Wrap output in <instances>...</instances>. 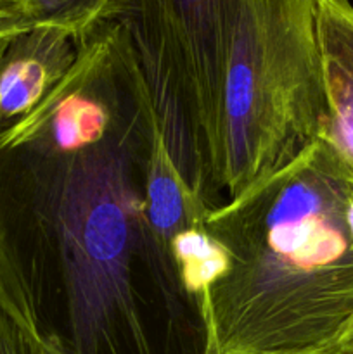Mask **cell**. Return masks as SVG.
I'll return each mask as SVG.
<instances>
[{
    "label": "cell",
    "instance_id": "ac0fdd59",
    "mask_svg": "<svg viewBox=\"0 0 353 354\" xmlns=\"http://www.w3.org/2000/svg\"><path fill=\"white\" fill-rule=\"evenodd\" d=\"M17 35V33H16ZM14 37V35H12ZM12 37H6V38H0V59H2V55H3V52H6V47H7V44H9V40Z\"/></svg>",
    "mask_w": 353,
    "mask_h": 354
},
{
    "label": "cell",
    "instance_id": "7a4b0ae2",
    "mask_svg": "<svg viewBox=\"0 0 353 354\" xmlns=\"http://www.w3.org/2000/svg\"><path fill=\"white\" fill-rule=\"evenodd\" d=\"M134 100V99H132ZM135 104V102H134ZM135 111L104 144L47 165L44 206L57 244L73 354H158L141 317L132 261L142 228Z\"/></svg>",
    "mask_w": 353,
    "mask_h": 354
},
{
    "label": "cell",
    "instance_id": "d6986e66",
    "mask_svg": "<svg viewBox=\"0 0 353 354\" xmlns=\"http://www.w3.org/2000/svg\"><path fill=\"white\" fill-rule=\"evenodd\" d=\"M343 354H353V353H343Z\"/></svg>",
    "mask_w": 353,
    "mask_h": 354
},
{
    "label": "cell",
    "instance_id": "3957f363",
    "mask_svg": "<svg viewBox=\"0 0 353 354\" xmlns=\"http://www.w3.org/2000/svg\"><path fill=\"white\" fill-rule=\"evenodd\" d=\"M327 120L315 0H237L224 86L228 199L293 161Z\"/></svg>",
    "mask_w": 353,
    "mask_h": 354
},
{
    "label": "cell",
    "instance_id": "277c9868",
    "mask_svg": "<svg viewBox=\"0 0 353 354\" xmlns=\"http://www.w3.org/2000/svg\"><path fill=\"white\" fill-rule=\"evenodd\" d=\"M237 0H113L176 162L203 196L221 190L224 86Z\"/></svg>",
    "mask_w": 353,
    "mask_h": 354
},
{
    "label": "cell",
    "instance_id": "8992f818",
    "mask_svg": "<svg viewBox=\"0 0 353 354\" xmlns=\"http://www.w3.org/2000/svg\"><path fill=\"white\" fill-rule=\"evenodd\" d=\"M121 59L125 83L141 114V131L147 151L142 190V228L147 230L151 239L163 286L176 287L168 265L170 241L185 228L204 225V216L213 204L199 196L183 176L125 30Z\"/></svg>",
    "mask_w": 353,
    "mask_h": 354
},
{
    "label": "cell",
    "instance_id": "52a82bcc",
    "mask_svg": "<svg viewBox=\"0 0 353 354\" xmlns=\"http://www.w3.org/2000/svg\"><path fill=\"white\" fill-rule=\"evenodd\" d=\"M78 37L59 24L35 23L14 35L0 59V131L31 113L68 75Z\"/></svg>",
    "mask_w": 353,
    "mask_h": 354
},
{
    "label": "cell",
    "instance_id": "5b68a950",
    "mask_svg": "<svg viewBox=\"0 0 353 354\" xmlns=\"http://www.w3.org/2000/svg\"><path fill=\"white\" fill-rule=\"evenodd\" d=\"M123 30L99 21L78 38V54L68 75L28 116L0 131V156L30 152L44 161L82 154L113 137L121 113L118 78Z\"/></svg>",
    "mask_w": 353,
    "mask_h": 354
},
{
    "label": "cell",
    "instance_id": "9c48e42d",
    "mask_svg": "<svg viewBox=\"0 0 353 354\" xmlns=\"http://www.w3.org/2000/svg\"><path fill=\"white\" fill-rule=\"evenodd\" d=\"M44 332L21 266L0 258V354H44Z\"/></svg>",
    "mask_w": 353,
    "mask_h": 354
},
{
    "label": "cell",
    "instance_id": "2e32d148",
    "mask_svg": "<svg viewBox=\"0 0 353 354\" xmlns=\"http://www.w3.org/2000/svg\"><path fill=\"white\" fill-rule=\"evenodd\" d=\"M24 0H0V10L6 12H16L23 16Z\"/></svg>",
    "mask_w": 353,
    "mask_h": 354
},
{
    "label": "cell",
    "instance_id": "7c38bea8",
    "mask_svg": "<svg viewBox=\"0 0 353 354\" xmlns=\"http://www.w3.org/2000/svg\"><path fill=\"white\" fill-rule=\"evenodd\" d=\"M113 0H24L23 17L30 23L59 24L82 37L102 17Z\"/></svg>",
    "mask_w": 353,
    "mask_h": 354
},
{
    "label": "cell",
    "instance_id": "9a60e30c",
    "mask_svg": "<svg viewBox=\"0 0 353 354\" xmlns=\"http://www.w3.org/2000/svg\"><path fill=\"white\" fill-rule=\"evenodd\" d=\"M353 351V318L350 322L348 328H346L345 335L341 339V344H339V349L336 354H341V353H352Z\"/></svg>",
    "mask_w": 353,
    "mask_h": 354
},
{
    "label": "cell",
    "instance_id": "4fadbf2b",
    "mask_svg": "<svg viewBox=\"0 0 353 354\" xmlns=\"http://www.w3.org/2000/svg\"><path fill=\"white\" fill-rule=\"evenodd\" d=\"M30 21L24 19L21 14L16 12H6V10H0V38L12 37V35L19 33L24 28H28Z\"/></svg>",
    "mask_w": 353,
    "mask_h": 354
},
{
    "label": "cell",
    "instance_id": "6da1fadb",
    "mask_svg": "<svg viewBox=\"0 0 353 354\" xmlns=\"http://www.w3.org/2000/svg\"><path fill=\"white\" fill-rule=\"evenodd\" d=\"M353 173L324 137L204 227L232 268L201 330L206 354H336L353 318V242L345 209Z\"/></svg>",
    "mask_w": 353,
    "mask_h": 354
},
{
    "label": "cell",
    "instance_id": "ba28073f",
    "mask_svg": "<svg viewBox=\"0 0 353 354\" xmlns=\"http://www.w3.org/2000/svg\"><path fill=\"white\" fill-rule=\"evenodd\" d=\"M168 265L176 290L192 303L203 330L210 320L213 290L232 268L227 248L204 225L185 228L170 241Z\"/></svg>",
    "mask_w": 353,
    "mask_h": 354
},
{
    "label": "cell",
    "instance_id": "e0dca14e",
    "mask_svg": "<svg viewBox=\"0 0 353 354\" xmlns=\"http://www.w3.org/2000/svg\"><path fill=\"white\" fill-rule=\"evenodd\" d=\"M345 221H346V228H348L350 239H352V242H353V192L350 194L348 203H346Z\"/></svg>",
    "mask_w": 353,
    "mask_h": 354
},
{
    "label": "cell",
    "instance_id": "30bf717a",
    "mask_svg": "<svg viewBox=\"0 0 353 354\" xmlns=\"http://www.w3.org/2000/svg\"><path fill=\"white\" fill-rule=\"evenodd\" d=\"M327 120L322 137L353 173V78L338 62L324 57Z\"/></svg>",
    "mask_w": 353,
    "mask_h": 354
},
{
    "label": "cell",
    "instance_id": "ffe728a7",
    "mask_svg": "<svg viewBox=\"0 0 353 354\" xmlns=\"http://www.w3.org/2000/svg\"><path fill=\"white\" fill-rule=\"evenodd\" d=\"M352 353H353V351H352ZM341 354H343V353H341Z\"/></svg>",
    "mask_w": 353,
    "mask_h": 354
},
{
    "label": "cell",
    "instance_id": "8fae6325",
    "mask_svg": "<svg viewBox=\"0 0 353 354\" xmlns=\"http://www.w3.org/2000/svg\"><path fill=\"white\" fill-rule=\"evenodd\" d=\"M315 21L322 55L338 62L353 78V3L315 0Z\"/></svg>",
    "mask_w": 353,
    "mask_h": 354
},
{
    "label": "cell",
    "instance_id": "5bb4252c",
    "mask_svg": "<svg viewBox=\"0 0 353 354\" xmlns=\"http://www.w3.org/2000/svg\"><path fill=\"white\" fill-rule=\"evenodd\" d=\"M44 354H73L57 332H44Z\"/></svg>",
    "mask_w": 353,
    "mask_h": 354
}]
</instances>
